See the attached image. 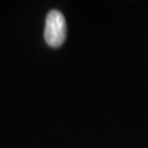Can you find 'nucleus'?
<instances>
[{
    "mask_svg": "<svg viewBox=\"0 0 148 148\" xmlns=\"http://www.w3.org/2000/svg\"><path fill=\"white\" fill-rule=\"evenodd\" d=\"M66 37V22L60 11L52 10L46 16L44 27V40L51 47H59Z\"/></svg>",
    "mask_w": 148,
    "mask_h": 148,
    "instance_id": "obj_1",
    "label": "nucleus"
}]
</instances>
